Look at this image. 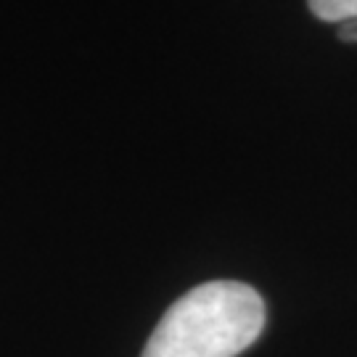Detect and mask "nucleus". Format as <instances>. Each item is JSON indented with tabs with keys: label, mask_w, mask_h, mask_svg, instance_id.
I'll return each instance as SVG.
<instances>
[{
	"label": "nucleus",
	"mask_w": 357,
	"mask_h": 357,
	"mask_svg": "<svg viewBox=\"0 0 357 357\" xmlns=\"http://www.w3.org/2000/svg\"><path fill=\"white\" fill-rule=\"evenodd\" d=\"M265 328L262 296L238 281L196 286L165 312L143 357H236Z\"/></svg>",
	"instance_id": "obj_1"
},
{
	"label": "nucleus",
	"mask_w": 357,
	"mask_h": 357,
	"mask_svg": "<svg viewBox=\"0 0 357 357\" xmlns=\"http://www.w3.org/2000/svg\"><path fill=\"white\" fill-rule=\"evenodd\" d=\"M310 11L318 16L320 22H336L342 24L344 19L357 16V0H307Z\"/></svg>",
	"instance_id": "obj_2"
},
{
	"label": "nucleus",
	"mask_w": 357,
	"mask_h": 357,
	"mask_svg": "<svg viewBox=\"0 0 357 357\" xmlns=\"http://www.w3.org/2000/svg\"><path fill=\"white\" fill-rule=\"evenodd\" d=\"M339 40H344V43H357V16L344 19V22L339 24Z\"/></svg>",
	"instance_id": "obj_3"
}]
</instances>
